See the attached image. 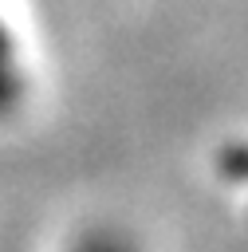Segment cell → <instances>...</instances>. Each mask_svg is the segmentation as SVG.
Returning <instances> with one entry per match:
<instances>
[{
	"label": "cell",
	"instance_id": "cell-2",
	"mask_svg": "<svg viewBox=\"0 0 248 252\" xmlns=\"http://www.w3.org/2000/svg\"><path fill=\"white\" fill-rule=\"evenodd\" d=\"M67 252H138V244L118 228H87L75 236Z\"/></svg>",
	"mask_w": 248,
	"mask_h": 252
},
{
	"label": "cell",
	"instance_id": "cell-1",
	"mask_svg": "<svg viewBox=\"0 0 248 252\" xmlns=\"http://www.w3.org/2000/svg\"><path fill=\"white\" fill-rule=\"evenodd\" d=\"M24 91H28V71H24V55H20V43L8 28V20L0 16V118L16 114L20 102H24Z\"/></svg>",
	"mask_w": 248,
	"mask_h": 252
}]
</instances>
